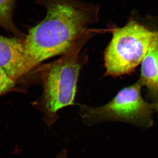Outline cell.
<instances>
[{"mask_svg":"<svg viewBox=\"0 0 158 158\" xmlns=\"http://www.w3.org/2000/svg\"><path fill=\"white\" fill-rule=\"evenodd\" d=\"M45 9L44 19L23 40L28 73L51 57L63 55L99 21V6L82 0H35Z\"/></svg>","mask_w":158,"mask_h":158,"instance_id":"1","label":"cell"},{"mask_svg":"<svg viewBox=\"0 0 158 158\" xmlns=\"http://www.w3.org/2000/svg\"><path fill=\"white\" fill-rule=\"evenodd\" d=\"M94 33L92 31L81 37L60 59L39 69L44 91L36 106L44 114V121L48 127L58 120L59 110L73 105L79 73L88 61L81 50Z\"/></svg>","mask_w":158,"mask_h":158,"instance_id":"2","label":"cell"},{"mask_svg":"<svg viewBox=\"0 0 158 158\" xmlns=\"http://www.w3.org/2000/svg\"><path fill=\"white\" fill-rule=\"evenodd\" d=\"M158 35V31L134 19L113 29L104 53L106 75L118 77L132 72Z\"/></svg>","mask_w":158,"mask_h":158,"instance_id":"3","label":"cell"},{"mask_svg":"<svg viewBox=\"0 0 158 158\" xmlns=\"http://www.w3.org/2000/svg\"><path fill=\"white\" fill-rule=\"evenodd\" d=\"M142 85L138 81L122 89L107 104L98 107L79 105L80 115L84 123L92 126L107 121L129 123L138 127L148 128L154 123L153 115L156 105L145 101L141 94Z\"/></svg>","mask_w":158,"mask_h":158,"instance_id":"4","label":"cell"},{"mask_svg":"<svg viewBox=\"0 0 158 158\" xmlns=\"http://www.w3.org/2000/svg\"><path fill=\"white\" fill-rule=\"evenodd\" d=\"M0 68L15 81L27 73L23 40L0 35Z\"/></svg>","mask_w":158,"mask_h":158,"instance_id":"5","label":"cell"},{"mask_svg":"<svg viewBox=\"0 0 158 158\" xmlns=\"http://www.w3.org/2000/svg\"><path fill=\"white\" fill-rule=\"evenodd\" d=\"M139 82L147 88L158 112V35L141 63Z\"/></svg>","mask_w":158,"mask_h":158,"instance_id":"6","label":"cell"},{"mask_svg":"<svg viewBox=\"0 0 158 158\" xmlns=\"http://www.w3.org/2000/svg\"><path fill=\"white\" fill-rule=\"evenodd\" d=\"M15 4V0H0V25L16 38L23 40L26 35L17 28L12 19Z\"/></svg>","mask_w":158,"mask_h":158,"instance_id":"7","label":"cell"},{"mask_svg":"<svg viewBox=\"0 0 158 158\" xmlns=\"http://www.w3.org/2000/svg\"><path fill=\"white\" fill-rule=\"evenodd\" d=\"M15 81L12 80L7 73L0 68V96L13 89Z\"/></svg>","mask_w":158,"mask_h":158,"instance_id":"8","label":"cell"},{"mask_svg":"<svg viewBox=\"0 0 158 158\" xmlns=\"http://www.w3.org/2000/svg\"><path fill=\"white\" fill-rule=\"evenodd\" d=\"M56 158H69L68 156V151L65 148L60 152L59 154H58Z\"/></svg>","mask_w":158,"mask_h":158,"instance_id":"9","label":"cell"}]
</instances>
